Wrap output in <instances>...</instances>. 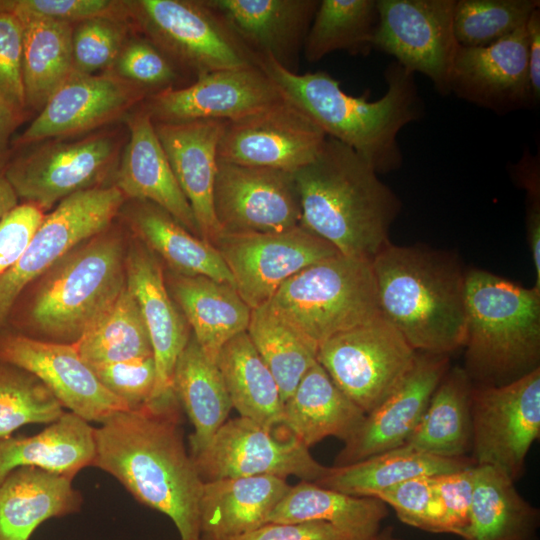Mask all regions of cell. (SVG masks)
<instances>
[{"instance_id": "obj_1", "label": "cell", "mask_w": 540, "mask_h": 540, "mask_svg": "<svg viewBox=\"0 0 540 540\" xmlns=\"http://www.w3.org/2000/svg\"><path fill=\"white\" fill-rule=\"evenodd\" d=\"M178 401L120 411L95 427L96 467L141 504L166 515L180 540H202L203 490L181 428Z\"/></svg>"}, {"instance_id": "obj_2", "label": "cell", "mask_w": 540, "mask_h": 540, "mask_svg": "<svg viewBox=\"0 0 540 540\" xmlns=\"http://www.w3.org/2000/svg\"><path fill=\"white\" fill-rule=\"evenodd\" d=\"M258 67L326 136L354 149L378 174L401 167L398 134L423 116L424 103L414 74L397 62L387 66V90L376 101L369 100V90L359 97L347 94L325 71L293 73L270 58H259Z\"/></svg>"}, {"instance_id": "obj_3", "label": "cell", "mask_w": 540, "mask_h": 540, "mask_svg": "<svg viewBox=\"0 0 540 540\" xmlns=\"http://www.w3.org/2000/svg\"><path fill=\"white\" fill-rule=\"evenodd\" d=\"M293 176L301 226L340 254L372 262L390 242L401 201L354 149L327 136L314 160Z\"/></svg>"}, {"instance_id": "obj_4", "label": "cell", "mask_w": 540, "mask_h": 540, "mask_svg": "<svg viewBox=\"0 0 540 540\" xmlns=\"http://www.w3.org/2000/svg\"><path fill=\"white\" fill-rule=\"evenodd\" d=\"M372 269L382 314L415 351L449 355L463 347L466 274L456 256L389 242Z\"/></svg>"}, {"instance_id": "obj_5", "label": "cell", "mask_w": 540, "mask_h": 540, "mask_svg": "<svg viewBox=\"0 0 540 540\" xmlns=\"http://www.w3.org/2000/svg\"><path fill=\"white\" fill-rule=\"evenodd\" d=\"M465 308L463 368L474 385H504L540 368L539 291L474 269Z\"/></svg>"}, {"instance_id": "obj_6", "label": "cell", "mask_w": 540, "mask_h": 540, "mask_svg": "<svg viewBox=\"0 0 540 540\" xmlns=\"http://www.w3.org/2000/svg\"><path fill=\"white\" fill-rule=\"evenodd\" d=\"M103 232L68 252L40 282L27 315L39 335L73 344L124 289L121 240Z\"/></svg>"}, {"instance_id": "obj_7", "label": "cell", "mask_w": 540, "mask_h": 540, "mask_svg": "<svg viewBox=\"0 0 540 540\" xmlns=\"http://www.w3.org/2000/svg\"><path fill=\"white\" fill-rule=\"evenodd\" d=\"M266 304L317 351L381 312L372 262L342 254L302 269Z\"/></svg>"}, {"instance_id": "obj_8", "label": "cell", "mask_w": 540, "mask_h": 540, "mask_svg": "<svg viewBox=\"0 0 540 540\" xmlns=\"http://www.w3.org/2000/svg\"><path fill=\"white\" fill-rule=\"evenodd\" d=\"M127 20L184 74L258 66L257 57L206 0L124 1Z\"/></svg>"}, {"instance_id": "obj_9", "label": "cell", "mask_w": 540, "mask_h": 540, "mask_svg": "<svg viewBox=\"0 0 540 540\" xmlns=\"http://www.w3.org/2000/svg\"><path fill=\"white\" fill-rule=\"evenodd\" d=\"M417 351L380 312L323 342L317 362L365 414L377 408L413 367Z\"/></svg>"}, {"instance_id": "obj_10", "label": "cell", "mask_w": 540, "mask_h": 540, "mask_svg": "<svg viewBox=\"0 0 540 540\" xmlns=\"http://www.w3.org/2000/svg\"><path fill=\"white\" fill-rule=\"evenodd\" d=\"M124 198L116 186H96L66 197L44 216L23 256L0 275V333L24 290L72 249L105 231Z\"/></svg>"}, {"instance_id": "obj_11", "label": "cell", "mask_w": 540, "mask_h": 540, "mask_svg": "<svg viewBox=\"0 0 540 540\" xmlns=\"http://www.w3.org/2000/svg\"><path fill=\"white\" fill-rule=\"evenodd\" d=\"M471 428L474 464L518 480L540 436V368L500 386L473 384Z\"/></svg>"}, {"instance_id": "obj_12", "label": "cell", "mask_w": 540, "mask_h": 540, "mask_svg": "<svg viewBox=\"0 0 540 540\" xmlns=\"http://www.w3.org/2000/svg\"><path fill=\"white\" fill-rule=\"evenodd\" d=\"M192 459L203 482L263 475L316 482L330 468L284 427L269 429L240 416L228 419Z\"/></svg>"}, {"instance_id": "obj_13", "label": "cell", "mask_w": 540, "mask_h": 540, "mask_svg": "<svg viewBox=\"0 0 540 540\" xmlns=\"http://www.w3.org/2000/svg\"><path fill=\"white\" fill-rule=\"evenodd\" d=\"M456 0H377L373 49L394 57L406 71L424 74L440 95L459 44L453 30Z\"/></svg>"}, {"instance_id": "obj_14", "label": "cell", "mask_w": 540, "mask_h": 540, "mask_svg": "<svg viewBox=\"0 0 540 540\" xmlns=\"http://www.w3.org/2000/svg\"><path fill=\"white\" fill-rule=\"evenodd\" d=\"M214 247L228 267L236 291L251 309L267 303L302 269L340 254L301 225L274 233L222 232Z\"/></svg>"}, {"instance_id": "obj_15", "label": "cell", "mask_w": 540, "mask_h": 540, "mask_svg": "<svg viewBox=\"0 0 540 540\" xmlns=\"http://www.w3.org/2000/svg\"><path fill=\"white\" fill-rule=\"evenodd\" d=\"M118 150V140L109 134L46 142L11 160L3 174L18 198L44 211L96 187L113 167Z\"/></svg>"}, {"instance_id": "obj_16", "label": "cell", "mask_w": 540, "mask_h": 540, "mask_svg": "<svg viewBox=\"0 0 540 540\" xmlns=\"http://www.w3.org/2000/svg\"><path fill=\"white\" fill-rule=\"evenodd\" d=\"M326 134L287 100L242 118L226 121L218 161L294 173L320 151Z\"/></svg>"}, {"instance_id": "obj_17", "label": "cell", "mask_w": 540, "mask_h": 540, "mask_svg": "<svg viewBox=\"0 0 540 540\" xmlns=\"http://www.w3.org/2000/svg\"><path fill=\"white\" fill-rule=\"evenodd\" d=\"M213 206L222 232L274 233L301 225L293 173L218 161Z\"/></svg>"}, {"instance_id": "obj_18", "label": "cell", "mask_w": 540, "mask_h": 540, "mask_svg": "<svg viewBox=\"0 0 540 540\" xmlns=\"http://www.w3.org/2000/svg\"><path fill=\"white\" fill-rule=\"evenodd\" d=\"M282 100L274 82L252 66L206 73L183 87L152 93L142 108L154 123L232 121Z\"/></svg>"}, {"instance_id": "obj_19", "label": "cell", "mask_w": 540, "mask_h": 540, "mask_svg": "<svg viewBox=\"0 0 540 540\" xmlns=\"http://www.w3.org/2000/svg\"><path fill=\"white\" fill-rule=\"evenodd\" d=\"M0 360L36 376L69 412L102 423L128 410L98 380L73 344L44 341L20 333H0Z\"/></svg>"}, {"instance_id": "obj_20", "label": "cell", "mask_w": 540, "mask_h": 540, "mask_svg": "<svg viewBox=\"0 0 540 540\" xmlns=\"http://www.w3.org/2000/svg\"><path fill=\"white\" fill-rule=\"evenodd\" d=\"M148 95L147 89L116 73L73 72L14 144L26 146L94 130L124 115Z\"/></svg>"}, {"instance_id": "obj_21", "label": "cell", "mask_w": 540, "mask_h": 540, "mask_svg": "<svg viewBox=\"0 0 540 540\" xmlns=\"http://www.w3.org/2000/svg\"><path fill=\"white\" fill-rule=\"evenodd\" d=\"M449 91L497 115L535 107L525 26L489 46H459L451 67Z\"/></svg>"}, {"instance_id": "obj_22", "label": "cell", "mask_w": 540, "mask_h": 540, "mask_svg": "<svg viewBox=\"0 0 540 540\" xmlns=\"http://www.w3.org/2000/svg\"><path fill=\"white\" fill-rule=\"evenodd\" d=\"M449 368V355L417 352L406 377L377 408L366 414L337 454L334 466L353 464L404 445Z\"/></svg>"}, {"instance_id": "obj_23", "label": "cell", "mask_w": 540, "mask_h": 540, "mask_svg": "<svg viewBox=\"0 0 540 540\" xmlns=\"http://www.w3.org/2000/svg\"><path fill=\"white\" fill-rule=\"evenodd\" d=\"M125 274L126 286L138 303L152 345L156 384L148 403L174 399V369L190 338V328L173 302L152 251L145 246L133 247L125 258Z\"/></svg>"}, {"instance_id": "obj_24", "label": "cell", "mask_w": 540, "mask_h": 540, "mask_svg": "<svg viewBox=\"0 0 540 540\" xmlns=\"http://www.w3.org/2000/svg\"><path fill=\"white\" fill-rule=\"evenodd\" d=\"M259 58L297 73L320 0H206Z\"/></svg>"}, {"instance_id": "obj_25", "label": "cell", "mask_w": 540, "mask_h": 540, "mask_svg": "<svg viewBox=\"0 0 540 540\" xmlns=\"http://www.w3.org/2000/svg\"><path fill=\"white\" fill-rule=\"evenodd\" d=\"M226 121L154 123L176 180L193 211L200 236L214 246L222 233L215 216L213 189L217 149Z\"/></svg>"}, {"instance_id": "obj_26", "label": "cell", "mask_w": 540, "mask_h": 540, "mask_svg": "<svg viewBox=\"0 0 540 540\" xmlns=\"http://www.w3.org/2000/svg\"><path fill=\"white\" fill-rule=\"evenodd\" d=\"M129 138L116 173L124 197L147 201L169 213L201 238L197 223L156 134L149 114L139 109L126 118Z\"/></svg>"}, {"instance_id": "obj_27", "label": "cell", "mask_w": 540, "mask_h": 540, "mask_svg": "<svg viewBox=\"0 0 540 540\" xmlns=\"http://www.w3.org/2000/svg\"><path fill=\"white\" fill-rule=\"evenodd\" d=\"M72 482L33 467L11 472L0 484V540H29L47 520L79 512L83 497Z\"/></svg>"}, {"instance_id": "obj_28", "label": "cell", "mask_w": 540, "mask_h": 540, "mask_svg": "<svg viewBox=\"0 0 540 540\" xmlns=\"http://www.w3.org/2000/svg\"><path fill=\"white\" fill-rule=\"evenodd\" d=\"M170 294L204 354L216 362L222 347L246 332L252 309L231 285L206 276L172 274Z\"/></svg>"}, {"instance_id": "obj_29", "label": "cell", "mask_w": 540, "mask_h": 540, "mask_svg": "<svg viewBox=\"0 0 540 540\" xmlns=\"http://www.w3.org/2000/svg\"><path fill=\"white\" fill-rule=\"evenodd\" d=\"M365 416L316 362L284 401L281 426L310 449L327 437L345 443Z\"/></svg>"}, {"instance_id": "obj_30", "label": "cell", "mask_w": 540, "mask_h": 540, "mask_svg": "<svg viewBox=\"0 0 540 540\" xmlns=\"http://www.w3.org/2000/svg\"><path fill=\"white\" fill-rule=\"evenodd\" d=\"M290 486L286 479L269 475L204 482L200 500L202 536L224 540L260 527Z\"/></svg>"}, {"instance_id": "obj_31", "label": "cell", "mask_w": 540, "mask_h": 540, "mask_svg": "<svg viewBox=\"0 0 540 540\" xmlns=\"http://www.w3.org/2000/svg\"><path fill=\"white\" fill-rule=\"evenodd\" d=\"M95 427L71 412L31 436L0 439V484L14 470L39 468L73 479L92 466Z\"/></svg>"}, {"instance_id": "obj_32", "label": "cell", "mask_w": 540, "mask_h": 540, "mask_svg": "<svg viewBox=\"0 0 540 540\" xmlns=\"http://www.w3.org/2000/svg\"><path fill=\"white\" fill-rule=\"evenodd\" d=\"M387 516V505L377 498L353 496L300 481L290 486L267 523L324 521L349 540H372Z\"/></svg>"}, {"instance_id": "obj_33", "label": "cell", "mask_w": 540, "mask_h": 540, "mask_svg": "<svg viewBox=\"0 0 540 540\" xmlns=\"http://www.w3.org/2000/svg\"><path fill=\"white\" fill-rule=\"evenodd\" d=\"M172 384L194 429L188 449L193 457L209 444L233 407L216 362L208 359L192 333L176 362Z\"/></svg>"}, {"instance_id": "obj_34", "label": "cell", "mask_w": 540, "mask_h": 540, "mask_svg": "<svg viewBox=\"0 0 540 540\" xmlns=\"http://www.w3.org/2000/svg\"><path fill=\"white\" fill-rule=\"evenodd\" d=\"M496 468L475 465L469 525L463 540H537L539 509Z\"/></svg>"}, {"instance_id": "obj_35", "label": "cell", "mask_w": 540, "mask_h": 540, "mask_svg": "<svg viewBox=\"0 0 540 540\" xmlns=\"http://www.w3.org/2000/svg\"><path fill=\"white\" fill-rule=\"evenodd\" d=\"M473 383L463 367H450L404 445L441 458L466 457L471 449Z\"/></svg>"}, {"instance_id": "obj_36", "label": "cell", "mask_w": 540, "mask_h": 540, "mask_svg": "<svg viewBox=\"0 0 540 540\" xmlns=\"http://www.w3.org/2000/svg\"><path fill=\"white\" fill-rule=\"evenodd\" d=\"M473 465L468 456L441 458L402 445L353 464L330 467L314 483L353 496L375 497L382 490L414 477L435 476Z\"/></svg>"}, {"instance_id": "obj_37", "label": "cell", "mask_w": 540, "mask_h": 540, "mask_svg": "<svg viewBox=\"0 0 540 540\" xmlns=\"http://www.w3.org/2000/svg\"><path fill=\"white\" fill-rule=\"evenodd\" d=\"M135 201L137 205L130 215L133 228L174 273L206 276L235 288L228 267L212 244L191 233L157 205Z\"/></svg>"}, {"instance_id": "obj_38", "label": "cell", "mask_w": 540, "mask_h": 540, "mask_svg": "<svg viewBox=\"0 0 540 540\" xmlns=\"http://www.w3.org/2000/svg\"><path fill=\"white\" fill-rule=\"evenodd\" d=\"M216 364L240 417L269 429L281 426L283 400L279 387L247 331L222 347Z\"/></svg>"}, {"instance_id": "obj_39", "label": "cell", "mask_w": 540, "mask_h": 540, "mask_svg": "<svg viewBox=\"0 0 540 540\" xmlns=\"http://www.w3.org/2000/svg\"><path fill=\"white\" fill-rule=\"evenodd\" d=\"M17 16L23 24L22 78L26 109L40 111L74 72V25L29 15Z\"/></svg>"}, {"instance_id": "obj_40", "label": "cell", "mask_w": 540, "mask_h": 540, "mask_svg": "<svg viewBox=\"0 0 540 540\" xmlns=\"http://www.w3.org/2000/svg\"><path fill=\"white\" fill-rule=\"evenodd\" d=\"M379 13L377 0H320L303 46V55L316 63L335 51L368 55Z\"/></svg>"}, {"instance_id": "obj_41", "label": "cell", "mask_w": 540, "mask_h": 540, "mask_svg": "<svg viewBox=\"0 0 540 540\" xmlns=\"http://www.w3.org/2000/svg\"><path fill=\"white\" fill-rule=\"evenodd\" d=\"M73 345L88 365L153 356L140 308L126 285Z\"/></svg>"}, {"instance_id": "obj_42", "label": "cell", "mask_w": 540, "mask_h": 540, "mask_svg": "<svg viewBox=\"0 0 540 540\" xmlns=\"http://www.w3.org/2000/svg\"><path fill=\"white\" fill-rule=\"evenodd\" d=\"M247 333L276 380L284 403L317 362V349L266 303L252 309Z\"/></svg>"}, {"instance_id": "obj_43", "label": "cell", "mask_w": 540, "mask_h": 540, "mask_svg": "<svg viewBox=\"0 0 540 540\" xmlns=\"http://www.w3.org/2000/svg\"><path fill=\"white\" fill-rule=\"evenodd\" d=\"M65 409L36 376L0 360V439L22 426L51 424Z\"/></svg>"}, {"instance_id": "obj_44", "label": "cell", "mask_w": 540, "mask_h": 540, "mask_svg": "<svg viewBox=\"0 0 540 540\" xmlns=\"http://www.w3.org/2000/svg\"><path fill=\"white\" fill-rule=\"evenodd\" d=\"M539 0H456L454 36L462 47L489 46L526 25Z\"/></svg>"}, {"instance_id": "obj_45", "label": "cell", "mask_w": 540, "mask_h": 540, "mask_svg": "<svg viewBox=\"0 0 540 540\" xmlns=\"http://www.w3.org/2000/svg\"><path fill=\"white\" fill-rule=\"evenodd\" d=\"M122 16H100L73 27L74 72L96 74L114 64L125 44L127 26Z\"/></svg>"}, {"instance_id": "obj_46", "label": "cell", "mask_w": 540, "mask_h": 540, "mask_svg": "<svg viewBox=\"0 0 540 540\" xmlns=\"http://www.w3.org/2000/svg\"><path fill=\"white\" fill-rule=\"evenodd\" d=\"M113 65L118 76L147 89L150 94L179 88L176 83L184 75L145 37L126 41Z\"/></svg>"}, {"instance_id": "obj_47", "label": "cell", "mask_w": 540, "mask_h": 540, "mask_svg": "<svg viewBox=\"0 0 540 540\" xmlns=\"http://www.w3.org/2000/svg\"><path fill=\"white\" fill-rule=\"evenodd\" d=\"M434 476L414 477L379 492L374 498L391 506L403 523L424 531L443 533V509Z\"/></svg>"}, {"instance_id": "obj_48", "label": "cell", "mask_w": 540, "mask_h": 540, "mask_svg": "<svg viewBox=\"0 0 540 540\" xmlns=\"http://www.w3.org/2000/svg\"><path fill=\"white\" fill-rule=\"evenodd\" d=\"M89 366L101 384L128 410L140 409L150 401L156 384L153 356Z\"/></svg>"}, {"instance_id": "obj_49", "label": "cell", "mask_w": 540, "mask_h": 540, "mask_svg": "<svg viewBox=\"0 0 540 540\" xmlns=\"http://www.w3.org/2000/svg\"><path fill=\"white\" fill-rule=\"evenodd\" d=\"M22 48V21L13 11L0 12V97L26 109Z\"/></svg>"}, {"instance_id": "obj_50", "label": "cell", "mask_w": 540, "mask_h": 540, "mask_svg": "<svg viewBox=\"0 0 540 540\" xmlns=\"http://www.w3.org/2000/svg\"><path fill=\"white\" fill-rule=\"evenodd\" d=\"M475 465L435 475L434 486L443 509V533L459 537L469 525Z\"/></svg>"}, {"instance_id": "obj_51", "label": "cell", "mask_w": 540, "mask_h": 540, "mask_svg": "<svg viewBox=\"0 0 540 540\" xmlns=\"http://www.w3.org/2000/svg\"><path fill=\"white\" fill-rule=\"evenodd\" d=\"M13 12L77 24L100 16L124 17V1L112 0H14Z\"/></svg>"}, {"instance_id": "obj_52", "label": "cell", "mask_w": 540, "mask_h": 540, "mask_svg": "<svg viewBox=\"0 0 540 540\" xmlns=\"http://www.w3.org/2000/svg\"><path fill=\"white\" fill-rule=\"evenodd\" d=\"M44 216L42 209L25 202L0 219V275L23 256Z\"/></svg>"}, {"instance_id": "obj_53", "label": "cell", "mask_w": 540, "mask_h": 540, "mask_svg": "<svg viewBox=\"0 0 540 540\" xmlns=\"http://www.w3.org/2000/svg\"><path fill=\"white\" fill-rule=\"evenodd\" d=\"M216 540V539H215ZM224 540H349L324 521L269 522L244 534Z\"/></svg>"}, {"instance_id": "obj_54", "label": "cell", "mask_w": 540, "mask_h": 540, "mask_svg": "<svg viewBox=\"0 0 540 540\" xmlns=\"http://www.w3.org/2000/svg\"><path fill=\"white\" fill-rule=\"evenodd\" d=\"M25 110L0 97V174L11 161L12 135L22 123Z\"/></svg>"}, {"instance_id": "obj_55", "label": "cell", "mask_w": 540, "mask_h": 540, "mask_svg": "<svg viewBox=\"0 0 540 540\" xmlns=\"http://www.w3.org/2000/svg\"><path fill=\"white\" fill-rule=\"evenodd\" d=\"M525 28L530 87L536 107L540 100V8L531 13Z\"/></svg>"}, {"instance_id": "obj_56", "label": "cell", "mask_w": 540, "mask_h": 540, "mask_svg": "<svg viewBox=\"0 0 540 540\" xmlns=\"http://www.w3.org/2000/svg\"><path fill=\"white\" fill-rule=\"evenodd\" d=\"M527 199V237L536 274L533 288L540 292V196Z\"/></svg>"}, {"instance_id": "obj_57", "label": "cell", "mask_w": 540, "mask_h": 540, "mask_svg": "<svg viewBox=\"0 0 540 540\" xmlns=\"http://www.w3.org/2000/svg\"><path fill=\"white\" fill-rule=\"evenodd\" d=\"M18 199L4 174H0V219L18 205Z\"/></svg>"}, {"instance_id": "obj_58", "label": "cell", "mask_w": 540, "mask_h": 540, "mask_svg": "<svg viewBox=\"0 0 540 540\" xmlns=\"http://www.w3.org/2000/svg\"><path fill=\"white\" fill-rule=\"evenodd\" d=\"M372 540H403L397 537L394 533V529L391 526L382 528L380 532Z\"/></svg>"}, {"instance_id": "obj_59", "label": "cell", "mask_w": 540, "mask_h": 540, "mask_svg": "<svg viewBox=\"0 0 540 540\" xmlns=\"http://www.w3.org/2000/svg\"><path fill=\"white\" fill-rule=\"evenodd\" d=\"M14 0H0V12L13 11Z\"/></svg>"}, {"instance_id": "obj_60", "label": "cell", "mask_w": 540, "mask_h": 540, "mask_svg": "<svg viewBox=\"0 0 540 540\" xmlns=\"http://www.w3.org/2000/svg\"><path fill=\"white\" fill-rule=\"evenodd\" d=\"M202 540H215V539H213V538H211V537H209V536L203 535V536H202Z\"/></svg>"}]
</instances>
